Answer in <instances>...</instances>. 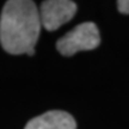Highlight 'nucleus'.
Masks as SVG:
<instances>
[{
    "instance_id": "f257e3e1",
    "label": "nucleus",
    "mask_w": 129,
    "mask_h": 129,
    "mask_svg": "<svg viewBox=\"0 0 129 129\" xmlns=\"http://www.w3.org/2000/svg\"><path fill=\"white\" fill-rule=\"evenodd\" d=\"M41 26L40 10L34 1H6L0 16L1 47L12 55H34Z\"/></svg>"
},
{
    "instance_id": "f03ea898",
    "label": "nucleus",
    "mask_w": 129,
    "mask_h": 129,
    "mask_svg": "<svg viewBox=\"0 0 129 129\" xmlns=\"http://www.w3.org/2000/svg\"><path fill=\"white\" fill-rule=\"evenodd\" d=\"M99 43L101 35L97 25L92 22H86L77 25L61 37L56 43V49L61 55L72 56L80 50H92Z\"/></svg>"
},
{
    "instance_id": "7ed1b4c3",
    "label": "nucleus",
    "mask_w": 129,
    "mask_h": 129,
    "mask_svg": "<svg viewBox=\"0 0 129 129\" xmlns=\"http://www.w3.org/2000/svg\"><path fill=\"white\" fill-rule=\"evenodd\" d=\"M77 12V4L69 0H47L40 7L42 26L48 31H54L69 22Z\"/></svg>"
},
{
    "instance_id": "20e7f679",
    "label": "nucleus",
    "mask_w": 129,
    "mask_h": 129,
    "mask_svg": "<svg viewBox=\"0 0 129 129\" xmlns=\"http://www.w3.org/2000/svg\"><path fill=\"white\" fill-rule=\"evenodd\" d=\"M24 129H77V123L68 112L51 110L30 120Z\"/></svg>"
},
{
    "instance_id": "39448f33",
    "label": "nucleus",
    "mask_w": 129,
    "mask_h": 129,
    "mask_svg": "<svg viewBox=\"0 0 129 129\" xmlns=\"http://www.w3.org/2000/svg\"><path fill=\"white\" fill-rule=\"evenodd\" d=\"M117 9L121 13L129 14V0H120L117 1Z\"/></svg>"
}]
</instances>
